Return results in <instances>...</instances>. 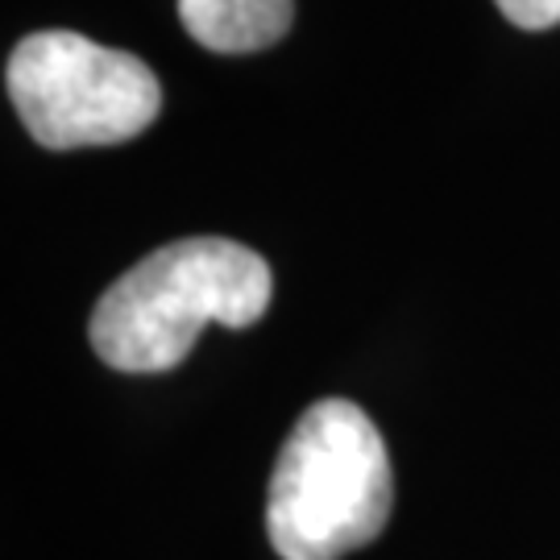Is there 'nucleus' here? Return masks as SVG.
Returning a JSON list of instances; mask_svg holds the SVG:
<instances>
[{"mask_svg":"<svg viewBox=\"0 0 560 560\" xmlns=\"http://www.w3.org/2000/svg\"><path fill=\"white\" fill-rule=\"evenodd\" d=\"M295 0H179V21L203 50L249 55L291 30Z\"/></svg>","mask_w":560,"mask_h":560,"instance_id":"20e7f679","label":"nucleus"},{"mask_svg":"<svg viewBox=\"0 0 560 560\" xmlns=\"http://www.w3.org/2000/svg\"><path fill=\"white\" fill-rule=\"evenodd\" d=\"M390 453L349 399L312 402L275 460L266 536L282 560H340L390 520Z\"/></svg>","mask_w":560,"mask_h":560,"instance_id":"f03ea898","label":"nucleus"},{"mask_svg":"<svg viewBox=\"0 0 560 560\" xmlns=\"http://www.w3.org/2000/svg\"><path fill=\"white\" fill-rule=\"evenodd\" d=\"M270 266L229 237H183L141 258L101 295L88 337L120 374L175 370L208 324L249 328L270 307Z\"/></svg>","mask_w":560,"mask_h":560,"instance_id":"f257e3e1","label":"nucleus"},{"mask_svg":"<svg viewBox=\"0 0 560 560\" xmlns=\"http://www.w3.org/2000/svg\"><path fill=\"white\" fill-rule=\"evenodd\" d=\"M499 13L520 30H552L560 25V0H494Z\"/></svg>","mask_w":560,"mask_h":560,"instance_id":"39448f33","label":"nucleus"},{"mask_svg":"<svg viewBox=\"0 0 560 560\" xmlns=\"http://www.w3.org/2000/svg\"><path fill=\"white\" fill-rule=\"evenodd\" d=\"M4 88L21 125L46 150L133 141L162 108L159 75L138 55L67 30L21 38L4 67Z\"/></svg>","mask_w":560,"mask_h":560,"instance_id":"7ed1b4c3","label":"nucleus"}]
</instances>
